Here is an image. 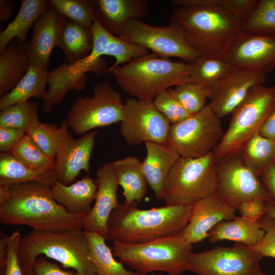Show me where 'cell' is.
Instances as JSON below:
<instances>
[{
    "instance_id": "42",
    "label": "cell",
    "mask_w": 275,
    "mask_h": 275,
    "mask_svg": "<svg viewBox=\"0 0 275 275\" xmlns=\"http://www.w3.org/2000/svg\"><path fill=\"white\" fill-rule=\"evenodd\" d=\"M149 53V50L147 48L123 40L112 35L104 55L112 56L115 58L114 64L108 68L111 69L126 64L135 59Z\"/></svg>"
},
{
    "instance_id": "33",
    "label": "cell",
    "mask_w": 275,
    "mask_h": 275,
    "mask_svg": "<svg viewBox=\"0 0 275 275\" xmlns=\"http://www.w3.org/2000/svg\"><path fill=\"white\" fill-rule=\"evenodd\" d=\"M28 181H38L50 185L56 181L53 172L42 173L32 170L11 153L0 154V185H8Z\"/></svg>"
},
{
    "instance_id": "30",
    "label": "cell",
    "mask_w": 275,
    "mask_h": 275,
    "mask_svg": "<svg viewBox=\"0 0 275 275\" xmlns=\"http://www.w3.org/2000/svg\"><path fill=\"white\" fill-rule=\"evenodd\" d=\"M93 46L91 28L84 27L67 18L58 47L63 51L65 60L73 64L85 58Z\"/></svg>"
},
{
    "instance_id": "49",
    "label": "cell",
    "mask_w": 275,
    "mask_h": 275,
    "mask_svg": "<svg viewBox=\"0 0 275 275\" xmlns=\"http://www.w3.org/2000/svg\"><path fill=\"white\" fill-rule=\"evenodd\" d=\"M26 134L24 130L0 127V151L2 153H11Z\"/></svg>"
},
{
    "instance_id": "17",
    "label": "cell",
    "mask_w": 275,
    "mask_h": 275,
    "mask_svg": "<svg viewBox=\"0 0 275 275\" xmlns=\"http://www.w3.org/2000/svg\"><path fill=\"white\" fill-rule=\"evenodd\" d=\"M265 81L264 74L232 68L222 79L210 88L209 104L221 119L231 114L252 88L262 85Z\"/></svg>"
},
{
    "instance_id": "7",
    "label": "cell",
    "mask_w": 275,
    "mask_h": 275,
    "mask_svg": "<svg viewBox=\"0 0 275 275\" xmlns=\"http://www.w3.org/2000/svg\"><path fill=\"white\" fill-rule=\"evenodd\" d=\"M214 151L197 158L180 157L165 181L162 199L166 205H193L214 195L216 187Z\"/></svg>"
},
{
    "instance_id": "14",
    "label": "cell",
    "mask_w": 275,
    "mask_h": 275,
    "mask_svg": "<svg viewBox=\"0 0 275 275\" xmlns=\"http://www.w3.org/2000/svg\"><path fill=\"white\" fill-rule=\"evenodd\" d=\"M119 132L131 146L143 143H167L171 124L156 108L153 100L127 98Z\"/></svg>"
},
{
    "instance_id": "48",
    "label": "cell",
    "mask_w": 275,
    "mask_h": 275,
    "mask_svg": "<svg viewBox=\"0 0 275 275\" xmlns=\"http://www.w3.org/2000/svg\"><path fill=\"white\" fill-rule=\"evenodd\" d=\"M31 275H76L74 271L63 269L57 263L44 256L38 257L33 267Z\"/></svg>"
},
{
    "instance_id": "36",
    "label": "cell",
    "mask_w": 275,
    "mask_h": 275,
    "mask_svg": "<svg viewBox=\"0 0 275 275\" xmlns=\"http://www.w3.org/2000/svg\"><path fill=\"white\" fill-rule=\"evenodd\" d=\"M11 153L29 169L37 172L53 171L55 159L48 156L25 134Z\"/></svg>"
},
{
    "instance_id": "52",
    "label": "cell",
    "mask_w": 275,
    "mask_h": 275,
    "mask_svg": "<svg viewBox=\"0 0 275 275\" xmlns=\"http://www.w3.org/2000/svg\"><path fill=\"white\" fill-rule=\"evenodd\" d=\"M14 6L11 0L0 1V21L8 20L13 14Z\"/></svg>"
},
{
    "instance_id": "51",
    "label": "cell",
    "mask_w": 275,
    "mask_h": 275,
    "mask_svg": "<svg viewBox=\"0 0 275 275\" xmlns=\"http://www.w3.org/2000/svg\"><path fill=\"white\" fill-rule=\"evenodd\" d=\"M259 132L263 136L275 141V105L265 119Z\"/></svg>"
},
{
    "instance_id": "43",
    "label": "cell",
    "mask_w": 275,
    "mask_h": 275,
    "mask_svg": "<svg viewBox=\"0 0 275 275\" xmlns=\"http://www.w3.org/2000/svg\"><path fill=\"white\" fill-rule=\"evenodd\" d=\"M153 102L156 108L170 124L180 123L192 114L189 113L176 97L174 89L170 88L157 96Z\"/></svg>"
},
{
    "instance_id": "32",
    "label": "cell",
    "mask_w": 275,
    "mask_h": 275,
    "mask_svg": "<svg viewBox=\"0 0 275 275\" xmlns=\"http://www.w3.org/2000/svg\"><path fill=\"white\" fill-rule=\"evenodd\" d=\"M241 154L247 167L260 177L275 163V141L258 132L248 142Z\"/></svg>"
},
{
    "instance_id": "41",
    "label": "cell",
    "mask_w": 275,
    "mask_h": 275,
    "mask_svg": "<svg viewBox=\"0 0 275 275\" xmlns=\"http://www.w3.org/2000/svg\"><path fill=\"white\" fill-rule=\"evenodd\" d=\"M175 94L184 108L191 114L202 109L209 99L210 88L195 82H186L177 86Z\"/></svg>"
},
{
    "instance_id": "55",
    "label": "cell",
    "mask_w": 275,
    "mask_h": 275,
    "mask_svg": "<svg viewBox=\"0 0 275 275\" xmlns=\"http://www.w3.org/2000/svg\"></svg>"
},
{
    "instance_id": "8",
    "label": "cell",
    "mask_w": 275,
    "mask_h": 275,
    "mask_svg": "<svg viewBox=\"0 0 275 275\" xmlns=\"http://www.w3.org/2000/svg\"><path fill=\"white\" fill-rule=\"evenodd\" d=\"M275 105V86L252 88L231 113L229 126L214 150L215 159L240 153L258 132Z\"/></svg>"
},
{
    "instance_id": "45",
    "label": "cell",
    "mask_w": 275,
    "mask_h": 275,
    "mask_svg": "<svg viewBox=\"0 0 275 275\" xmlns=\"http://www.w3.org/2000/svg\"><path fill=\"white\" fill-rule=\"evenodd\" d=\"M259 222L265 235L257 245L251 248L263 257L275 258V219L265 214Z\"/></svg>"
},
{
    "instance_id": "26",
    "label": "cell",
    "mask_w": 275,
    "mask_h": 275,
    "mask_svg": "<svg viewBox=\"0 0 275 275\" xmlns=\"http://www.w3.org/2000/svg\"><path fill=\"white\" fill-rule=\"evenodd\" d=\"M86 73H72L68 69V64L64 62L60 66L49 72L48 88L43 99L42 111L49 114L53 107L61 102L70 90L83 91L86 86Z\"/></svg>"
},
{
    "instance_id": "37",
    "label": "cell",
    "mask_w": 275,
    "mask_h": 275,
    "mask_svg": "<svg viewBox=\"0 0 275 275\" xmlns=\"http://www.w3.org/2000/svg\"><path fill=\"white\" fill-rule=\"evenodd\" d=\"M0 109V127L18 128L26 131L40 122L38 106L32 101L16 103Z\"/></svg>"
},
{
    "instance_id": "23",
    "label": "cell",
    "mask_w": 275,
    "mask_h": 275,
    "mask_svg": "<svg viewBox=\"0 0 275 275\" xmlns=\"http://www.w3.org/2000/svg\"><path fill=\"white\" fill-rule=\"evenodd\" d=\"M54 199L74 214L87 215L95 200L97 184L89 175L68 185L56 181L51 186Z\"/></svg>"
},
{
    "instance_id": "6",
    "label": "cell",
    "mask_w": 275,
    "mask_h": 275,
    "mask_svg": "<svg viewBox=\"0 0 275 275\" xmlns=\"http://www.w3.org/2000/svg\"><path fill=\"white\" fill-rule=\"evenodd\" d=\"M193 249V244L180 233L143 243L113 242L112 248L114 256L134 271H160L169 275H181L188 270Z\"/></svg>"
},
{
    "instance_id": "27",
    "label": "cell",
    "mask_w": 275,
    "mask_h": 275,
    "mask_svg": "<svg viewBox=\"0 0 275 275\" xmlns=\"http://www.w3.org/2000/svg\"><path fill=\"white\" fill-rule=\"evenodd\" d=\"M265 231L259 221H251L235 216L232 219L217 224L210 232L209 240L214 243L230 240L253 247L263 238Z\"/></svg>"
},
{
    "instance_id": "25",
    "label": "cell",
    "mask_w": 275,
    "mask_h": 275,
    "mask_svg": "<svg viewBox=\"0 0 275 275\" xmlns=\"http://www.w3.org/2000/svg\"><path fill=\"white\" fill-rule=\"evenodd\" d=\"M119 185L123 190L124 202L132 204L142 201L147 195V182L138 157L128 156L112 161Z\"/></svg>"
},
{
    "instance_id": "54",
    "label": "cell",
    "mask_w": 275,
    "mask_h": 275,
    "mask_svg": "<svg viewBox=\"0 0 275 275\" xmlns=\"http://www.w3.org/2000/svg\"><path fill=\"white\" fill-rule=\"evenodd\" d=\"M131 275H147L146 274H142V273H139V272H135V271H132V273H131ZM150 275H161L160 273H151Z\"/></svg>"
},
{
    "instance_id": "53",
    "label": "cell",
    "mask_w": 275,
    "mask_h": 275,
    "mask_svg": "<svg viewBox=\"0 0 275 275\" xmlns=\"http://www.w3.org/2000/svg\"><path fill=\"white\" fill-rule=\"evenodd\" d=\"M266 204V210L265 214L275 219V205L271 203Z\"/></svg>"
},
{
    "instance_id": "13",
    "label": "cell",
    "mask_w": 275,
    "mask_h": 275,
    "mask_svg": "<svg viewBox=\"0 0 275 275\" xmlns=\"http://www.w3.org/2000/svg\"><path fill=\"white\" fill-rule=\"evenodd\" d=\"M262 255L251 246L237 243L193 253L188 271L199 275H266L259 262Z\"/></svg>"
},
{
    "instance_id": "10",
    "label": "cell",
    "mask_w": 275,
    "mask_h": 275,
    "mask_svg": "<svg viewBox=\"0 0 275 275\" xmlns=\"http://www.w3.org/2000/svg\"><path fill=\"white\" fill-rule=\"evenodd\" d=\"M93 95L80 96L71 106L65 120L76 135L120 122L124 103L120 94L107 82L96 84Z\"/></svg>"
},
{
    "instance_id": "29",
    "label": "cell",
    "mask_w": 275,
    "mask_h": 275,
    "mask_svg": "<svg viewBox=\"0 0 275 275\" xmlns=\"http://www.w3.org/2000/svg\"><path fill=\"white\" fill-rule=\"evenodd\" d=\"M48 69L30 63L28 70L17 85L1 97L0 109L20 102L29 101L30 98H44L46 85L48 84Z\"/></svg>"
},
{
    "instance_id": "9",
    "label": "cell",
    "mask_w": 275,
    "mask_h": 275,
    "mask_svg": "<svg viewBox=\"0 0 275 275\" xmlns=\"http://www.w3.org/2000/svg\"><path fill=\"white\" fill-rule=\"evenodd\" d=\"M221 118L210 104L170 127L167 143L180 157L197 158L214 151L224 135Z\"/></svg>"
},
{
    "instance_id": "21",
    "label": "cell",
    "mask_w": 275,
    "mask_h": 275,
    "mask_svg": "<svg viewBox=\"0 0 275 275\" xmlns=\"http://www.w3.org/2000/svg\"><path fill=\"white\" fill-rule=\"evenodd\" d=\"M93 4L95 19L117 37L130 21L149 12L147 0H93Z\"/></svg>"
},
{
    "instance_id": "34",
    "label": "cell",
    "mask_w": 275,
    "mask_h": 275,
    "mask_svg": "<svg viewBox=\"0 0 275 275\" xmlns=\"http://www.w3.org/2000/svg\"><path fill=\"white\" fill-rule=\"evenodd\" d=\"M232 69L222 57L201 55L191 63L190 82L213 86Z\"/></svg>"
},
{
    "instance_id": "24",
    "label": "cell",
    "mask_w": 275,
    "mask_h": 275,
    "mask_svg": "<svg viewBox=\"0 0 275 275\" xmlns=\"http://www.w3.org/2000/svg\"><path fill=\"white\" fill-rule=\"evenodd\" d=\"M27 42L13 40L0 53V95L11 91L26 73L30 65Z\"/></svg>"
},
{
    "instance_id": "3",
    "label": "cell",
    "mask_w": 275,
    "mask_h": 275,
    "mask_svg": "<svg viewBox=\"0 0 275 275\" xmlns=\"http://www.w3.org/2000/svg\"><path fill=\"white\" fill-rule=\"evenodd\" d=\"M193 205H165L141 209L136 203L124 202L111 213L106 239L139 243L180 233L191 217Z\"/></svg>"
},
{
    "instance_id": "18",
    "label": "cell",
    "mask_w": 275,
    "mask_h": 275,
    "mask_svg": "<svg viewBox=\"0 0 275 275\" xmlns=\"http://www.w3.org/2000/svg\"><path fill=\"white\" fill-rule=\"evenodd\" d=\"M96 178L98 187L95 202L83 219L82 229L106 238L108 218L120 204L117 197L119 185L112 162L101 165L97 170Z\"/></svg>"
},
{
    "instance_id": "12",
    "label": "cell",
    "mask_w": 275,
    "mask_h": 275,
    "mask_svg": "<svg viewBox=\"0 0 275 275\" xmlns=\"http://www.w3.org/2000/svg\"><path fill=\"white\" fill-rule=\"evenodd\" d=\"M117 37L163 58L176 57L192 63L201 55L188 44L182 29L171 19L169 24L160 26L151 25L139 19L131 20Z\"/></svg>"
},
{
    "instance_id": "16",
    "label": "cell",
    "mask_w": 275,
    "mask_h": 275,
    "mask_svg": "<svg viewBox=\"0 0 275 275\" xmlns=\"http://www.w3.org/2000/svg\"><path fill=\"white\" fill-rule=\"evenodd\" d=\"M60 126L61 137L53 173L57 181L68 185L75 182L81 171L89 172L90 158L98 132L96 130L90 131L74 139L68 131L65 120Z\"/></svg>"
},
{
    "instance_id": "2",
    "label": "cell",
    "mask_w": 275,
    "mask_h": 275,
    "mask_svg": "<svg viewBox=\"0 0 275 275\" xmlns=\"http://www.w3.org/2000/svg\"><path fill=\"white\" fill-rule=\"evenodd\" d=\"M220 0H188L177 7L170 19L183 30L188 44L201 55L224 57L245 32L243 24L219 6Z\"/></svg>"
},
{
    "instance_id": "39",
    "label": "cell",
    "mask_w": 275,
    "mask_h": 275,
    "mask_svg": "<svg viewBox=\"0 0 275 275\" xmlns=\"http://www.w3.org/2000/svg\"><path fill=\"white\" fill-rule=\"evenodd\" d=\"M246 32L275 36V0H260L243 23Z\"/></svg>"
},
{
    "instance_id": "35",
    "label": "cell",
    "mask_w": 275,
    "mask_h": 275,
    "mask_svg": "<svg viewBox=\"0 0 275 275\" xmlns=\"http://www.w3.org/2000/svg\"><path fill=\"white\" fill-rule=\"evenodd\" d=\"M93 46L91 52L84 59L76 62L78 68L85 73L91 72L100 76L107 72L106 62L101 58L109 43L112 34L105 30L95 19L91 27Z\"/></svg>"
},
{
    "instance_id": "46",
    "label": "cell",
    "mask_w": 275,
    "mask_h": 275,
    "mask_svg": "<svg viewBox=\"0 0 275 275\" xmlns=\"http://www.w3.org/2000/svg\"><path fill=\"white\" fill-rule=\"evenodd\" d=\"M258 1V0H220L219 6L243 24L251 16Z\"/></svg>"
},
{
    "instance_id": "38",
    "label": "cell",
    "mask_w": 275,
    "mask_h": 275,
    "mask_svg": "<svg viewBox=\"0 0 275 275\" xmlns=\"http://www.w3.org/2000/svg\"><path fill=\"white\" fill-rule=\"evenodd\" d=\"M49 8L84 27L91 28L95 19L93 0H48Z\"/></svg>"
},
{
    "instance_id": "1",
    "label": "cell",
    "mask_w": 275,
    "mask_h": 275,
    "mask_svg": "<svg viewBox=\"0 0 275 275\" xmlns=\"http://www.w3.org/2000/svg\"><path fill=\"white\" fill-rule=\"evenodd\" d=\"M86 215L69 213L46 183L28 181L0 185V222L4 225L27 226L36 231L82 229Z\"/></svg>"
},
{
    "instance_id": "15",
    "label": "cell",
    "mask_w": 275,
    "mask_h": 275,
    "mask_svg": "<svg viewBox=\"0 0 275 275\" xmlns=\"http://www.w3.org/2000/svg\"><path fill=\"white\" fill-rule=\"evenodd\" d=\"M224 58L235 70L265 75L275 67V36L245 32Z\"/></svg>"
},
{
    "instance_id": "11",
    "label": "cell",
    "mask_w": 275,
    "mask_h": 275,
    "mask_svg": "<svg viewBox=\"0 0 275 275\" xmlns=\"http://www.w3.org/2000/svg\"><path fill=\"white\" fill-rule=\"evenodd\" d=\"M215 170L214 194L237 210L241 203L251 199L273 204L260 177L247 167L241 152L216 159Z\"/></svg>"
},
{
    "instance_id": "20",
    "label": "cell",
    "mask_w": 275,
    "mask_h": 275,
    "mask_svg": "<svg viewBox=\"0 0 275 275\" xmlns=\"http://www.w3.org/2000/svg\"><path fill=\"white\" fill-rule=\"evenodd\" d=\"M66 19L64 16L49 8L37 20L28 44L30 63L48 69L52 50L58 47Z\"/></svg>"
},
{
    "instance_id": "50",
    "label": "cell",
    "mask_w": 275,
    "mask_h": 275,
    "mask_svg": "<svg viewBox=\"0 0 275 275\" xmlns=\"http://www.w3.org/2000/svg\"><path fill=\"white\" fill-rule=\"evenodd\" d=\"M260 177L275 205V163L263 172Z\"/></svg>"
},
{
    "instance_id": "28",
    "label": "cell",
    "mask_w": 275,
    "mask_h": 275,
    "mask_svg": "<svg viewBox=\"0 0 275 275\" xmlns=\"http://www.w3.org/2000/svg\"><path fill=\"white\" fill-rule=\"evenodd\" d=\"M49 9L45 0H23L12 21L0 34V52L14 39L27 42V35L37 20Z\"/></svg>"
},
{
    "instance_id": "19",
    "label": "cell",
    "mask_w": 275,
    "mask_h": 275,
    "mask_svg": "<svg viewBox=\"0 0 275 275\" xmlns=\"http://www.w3.org/2000/svg\"><path fill=\"white\" fill-rule=\"evenodd\" d=\"M236 210L215 194L201 199L193 205L190 220L180 234L188 243L196 244L209 237L217 224L232 219Z\"/></svg>"
},
{
    "instance_id": "40",
    "label": "cell",
    "mask_w": 275,
    "mask_h": 275,
    "mask_svg": "<svg viewBox=\"0 0 275 275\" xmlns=\"http://www.w3.org/2000/svg\"><path fill=\"white\" fill-rule=\"evenodd\" d=\"M62 129L52 124L39 122L26 134L48 156L55 159L59 147Z\"/></svg>"
},
{
    "instance_id": "44",
    "label": "cell",
    "mask_w": 275,
    "mask_h": 275,
    "mask_svg": "<svg viewBox=\"0 0 275 275\" xmlns=\"http://www.w3.org/2000/svg\"><path fill=\"white\" fill-rule=\"evenodd\" d=\"M21 237L22 235L18 230L13 232L8 236L7 253L4 266L0 270L1 275H24L18 256V248Z\"/></svg>"
},
{
    "instance_id": "31",
    "label": "cell",
    "mask_w": 275,
    "mask_h": 275,
    "mask_svg": "<svg viewBox=\"0 0 275 275\" xmlns=\"http://www.w3.org/2000/svg\"><path fill=\"white\" fill-rule=\"evenodd\" d=\"M87 239L90 259L97 275H131L132 271L125 268L121 262L114 258L112 250L105 243L106 238L101 235L84 230Z\"/></svg>"
},
{
    "instance_id": "47",
    "label": "cell",
    "mask_w": 275,
    "mask_h": 275,
    "mask_svg": "<svg viewBox=\"0 0 275 275\" xmlns=\"http://www.w3.org/2000/svg\"><path fill=\"white\" fill-rule=\"evenodd\" d=\"M266 210V203L257 199L242 202L237 209L240 216L254 222L260 221L265 214Z\"/></svg>"
},
{
    "instance_id": "5",
    "label": "cell",
    "mask_w": 275,
    "mask_h": 275,
    "mask_svg": "<svg viewBox=\"0 0 275 275\" xmlns=\"http://www.w3.org/2000/svg\"><path fill=\"white\" fill-rule=\"evenodd\" d=\"M191 63L174 62L149 53L113 68H108L120 88L131 96L153 100L172 86L190 82Z\"/></svg>"
},
{
    "instance_id": "22",
    "label": "cell",
    "mask_w": 275,
    "mask_h": 275,
    "mask_svg": "<svg viewBox=\"0 0 275 275\" xmlns=\"http://www.w3.org/2000/svg\"><path fill=\"white\" fill-rule=\"evenodd\" d=\"M145 144L147 154L142 162V170L156 199L161 200L167 178L180 156L167 143L147 142Z\"/></svg>"
},
{
    "instance_id": "4",
    "label": "cell",
    "mask_w": 275,
    "mask_h": 275,
    "mask_svg": "<svg viewBox=\"0 0 275 275\" xmlns=\"http://www.w3.org/2000/svg\"><path fill=\"white\" fill-rule=\"evenodd\" d=\"M18 256L24 275H31L34 264L40 256L57 261L64 268L72 269L76 275H97L82 229L32 230L22 236Z\"/></svg>"
}]
</instances>
